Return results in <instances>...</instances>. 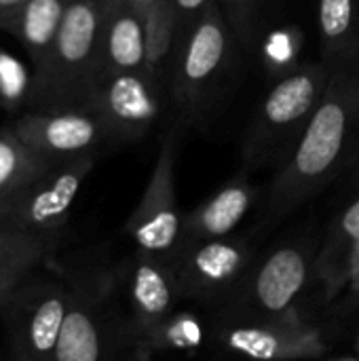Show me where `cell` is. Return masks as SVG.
I'll return each mask as SVG.
<instances>
[{"mask_svg": "<svg viewBox=\"0 0 359 361\" xmlns=\"http://www.w3.org/2000/svg\"><path fill=\"white\" fill-rule=\"evenodd\" d=\"M359 167V61L336 70L303 137L275 171L267 216L281 218Z\"/></svg>", "mask_w": 359, "mask_h": 361, "instance_id": "obj_1", "label": "cell"}, {"mask_svg": "<svg viewBox=\"0 0 359 361\" xmlns=\"http://www.w3.org/2000/svg\"><path fill=\"white\" fill-rule=\"evenodd\" d=\"M68 283V311L53 361H99L131 353L125 311H121V271L104 256L47 262Z\"/></svg>", "mask_w": 359, "mask_h": 361, "instance_id": "obj_2", "label": "cell"}, {"mask_svg": "<svg viewBox=\"0 0 359 361\" xmlns=\"http://www.w3.org/2000/svg\"><path fill=\"white\" fill-rule=\"evenodd\" d=\"M336 70V66L320 57L317 61L298 63L275 78L256 106L243 135L241 159L245 167L264 169L277 165L279 169L286 163L311 123Z\"/></svg>", "mask_w": 359, "mask_h": 361, "instance_id": "obj_3", "label": "cell"}, {"mask_svg": "<svg viewBox=\"0 0 359 361\" xmlns=\"http://www.w3.org/2000/svg\"><path fill=\"white\" fill-rule=\"evenodd\" d=\"M110 0H70L47 61L32 72L28 110H87L99 74Z\"/></svg>", "mask_w": 359, "mask_h": 361, "instance_id": "obj_4", "label": "cell"}, {"mask_svg": "<svg viewBox=\"0 0 359 361\" xmlns=\"http://www.w3.org/2000/svg\"><path fill=\"white\" fill-rule=\"evenodd\" d=\"M237 36L218 0L182 36L167 74V95L178 123H197L218 104L235 68Z\"/></svg>", "mask_w": 359, "mask_h": 361, "instance_id": "obj_5", "label": "cell"}, {"mask_svg": "<svg viewBox=\"0 0 359 361\" xmlns=\"http://www.w3.org/2000/svg\"><path fill=\"white\" fill-rule=\"evenodd\" d=\"M68 311V283L47 262L32 267L0 305L15 360H53Z\"/></svg>", "mask_w": 359, "mask_h": 361, "instance_id": "obj_6", "label": "cell"}, {"mask_svg": "<svg viewBox=\"0 0 359 361\" xmlns=\"http://www.w3.org/2000/svg\"><path fill=\"white\" fill-rule=\"evenodd\" d=\"M97 157V152H91L49 163L6 203L4 222L61 247L74 201L93 171Z\"/></svg>", "mask_w": 359, "mask_h": 361, "instance_id": "obj_7", "label": "cell"}, {"mask_svg": "<svg viewBox=\"0 0 359 361\" xmlns=\"http://www.w3.org/2000/svg\"><path fill=\"white\" fill-rule=\"evenodd\" d=\"M167 87L148 70L102 74L89 95L91 110L104 125L108 146H123L144 140L154 131L165 112Z\"/></svg>", "mask_w": 359, "mask_h": 361, "instance_id": "obj_8", "label": "cell"}, {"mask_svg": "<svg viewBox=\"0 0 359 361\" xmlns=\"http://www.w3.org/2000/svg\"><path fill=\"white\" fill-rule=\"evenodd\" d=\"M220 349L262 361L320 360L328 353L322 330L298 307L277 315H233L214 330Z\"/></svg>", "mask_w": 359, "mask_h": 361, "instance_id": "obj_9", "label": "cell"}, {"mask_svg": "<svg viewBox=\"0 0 359 361\" xmlns=\"http://www.w3.org/2000/svg\"><path fill=\"white\" fill-rule=\"evenodd\" d=\"M176 127L161 137V146L148 184L133 214L125 222V235L135 252L171 258L182 243L184 218L176 195Z\"/></svg>", "mask_w": 359, "mask_h": 361, "instance_id": "obj_10", "label": "cell"}, {"mask_svg": "<svg viewBox=\"0 0 359 361\" xmlns=\"http://www.w3.org/2000/svg\"><path fill=\"white\" fill-rule=\"evenodd\" d=\"M169 262L182 298L214 302L243 283L252 267V245L231 235L182 241Z\"/></svg>", "mask_w": 359, "mask_h": 361, "instance_id": "obj_11", "label": "cell"}, {"mask_svg": "<svg viewBox=\"0 0 359 361\" xmlns=\"http://www.w3.org/2000/svg\"><path fill=\"white\" fill-rule=\"evenodd\" d=\"M118 271L133 353L135 345L171 311H176V302L182 296L167 258L135 252V256L118 267Z\"/></svg>", "mask_w": 359, "mask_h": 361, "instance_id": "obj_12", "label": "cell"}, {"mask_svg": "<svg viewBox=\"0 0 359 361\" xmlns=\"http://www.w3.org/2000/svg\"><path fill=\"white\" fill-rule=\"evenodd\" d=\"M315 254L309 243H286L273 250L243 279V315H277L296 309L300 294L313 277Z\"/></svg>", "mask_w": 359, "mask_h": 361, "instance_id": "obj_13", "label": "cell"}, {"mask_svg": "<svg viewBox=\"0 0 359 361\" xmlns=\"http://www.w3.org/2000/svg\"><path fill=\"white\" fill-rule=\"evenodd\" d=\"M11 129L51 159H72L108 148L104 125L91 110H25Z\"/></svg>", "mask_w": 359, "mask_h": 361, "instance_id": "obj_14", "label": "cell"}, {"mask_svg": "<svg viewBox=\"0 0 359 361\" xmlns=\"http://www.w3.org/2000/svg\"><path fill=\"white\" fill-rule=\"evenodd\" d=\"M258 190L245 176H237L199 203L186 218L182 241H201L233 235L252 209Z\"/></svg>", "mask_w": 359, "mask_h": 361, "instance_id": "obj_15", "label": "cell"}, {"mask_svg": "<svg viewBox=\"0 0 359 361\" xmlns=\"http://www.w3.org/2000/svg\"><path fill=\"white\" fill-rule=\"evenodd\" d=\"M146 70V21L125 0H110L102 30L99 74Z\"/></svg>", "mask_w": 359, "mask_h": 361, "instance_id": "obj_16", "label": "cell"}, {"mask_svg": "<svg viewBox=\"0 0 359 361\" xmlns=\"http://www.w3.org/2000/svg\"><path fill=\"white\" fill-rule=\"evenodd\" d=\"M68 2L70 0H28L13 15L0 19V30L19 38L30 53L32 72L47 61Z\"/></svg>", "mask_w": 359, "mask_h": 361, "instance_id": "obj_17", "label": "cell"}, {"mask_svg": "<svg viewBox=\"0 0 359 361\" xmlns=\"http://www.w3.org/2000/svg\"><path fill=\"white\" fill-rule=\"evenodd\" d=\"M322 59L343 68L359 61V0H320Z\"/></svg>", "mask_w": 359, "mask_h": 361, "instance_id": "obj_18", "label": "cell"}, {"mask_svg": "<svg viewBox=\"0 0 359 361\" xmlns=\"http://www.w3.org/2000/svg\"><path fill=\"white\" fill-rule=\"evenodd\" d=\"M359 237V197L345 207L334 220L330 233L320 245L313 262V277L322 283L328 300L336 298L345 290V269L349 252Z\"/></svg>", "mask_w": 359, "mask_h": 361, "instance_id": "obj_19", "label": "cell"}, {"mask_svg": "<svg viewBox=\"0 0 359 361\" xmlns=\"http://www.w3.org/2000/svg\"><path fill=\"white\" fill-rule=\"evenodd\" d=\"M209 328L195 311H171L133 349L131 357L148 360L159 353H195L205 347Z\"/></svg>", "mask_w": 359, "mask_h": 361, "instance_id": "obj_20", "label": "cell"}, {"mask_svg": "<svg viewBox=\"0 0 359 361\" xmlns=\"http://www.w3.org/2000/svg\"><path fill=\"white\" fill-rule=\"evenodd\" d=\"M55 159L34 150L8 127L0 129V220L6 203Z\"/></svg>", "mask_w": 359, "mask_h": 361, "instance_id": "obj_21", "label": "cell"}, {"mask_svg": "<svg viewBox=\"0 0 359 361\" xmlns=\"http://www.w3.org/2000/svg\"><path fill=\"white\" fill-rule=\"evenodd\" d=\"M57 250V243L0 220V262H49Z\"/></svg>", "mask_w": 359, "mask_h": 361, "instance_id": "obj_22", "label": "cell"}, {"mask_svg": "<svg viewBox=\"0 0 359 361\" xmlns=\"http://www.w3.org/2000/svg\"><path fill=\"white\" fill-rule=\"evenodd\" d=\"M32 93V72L11 53L0 49V108L17 114L28 110Z\"/></svg>", "mask_w": 359, "mask_h": 361, "instance_id": "obj_23", "label": "cell"}, {"mask_svg": "<svg viewBox=\"0 0 359 361\" xmlns=\"http://www.w3.org/2000/svg\"><path fill=\"white\" fill-rule=\"evenodd\" d=\"M241 47H252L269 0H218Z\"/></svg>", "mask_w": 359, "mask_h": 361, "instance_id": "obj_24", "label": "cell"}, {"mask_svg": "<svg viewBox=\"0 0 359 361\" xmlns=\"http://www.w3.org/2000/svg\"><path fill=\"white\" fill-rule=\"evenodd\" d=\"M169 2H171L176 34H178V44H180L182 36L214 6L216 0H169Z\"/></svg>", "mask_w": 359, "mask_h": 361, "instance_id": "obj_25", "label": "cell"}, {"mask_svg": "<svg viewBox=\"0 0 359 361\" xmlns=\"http://www.w3.org/2000/svg\"><path fill=\"white\" fill-rule=\"evenodd\" d=\"M36 264L44 262H30V260H15V262H0V305L6 300L11 290L17 286V281Z\"/></svg>", "mask_w": 359, "mask_h": 361, "instance_id": "obj_26", "label": "cell"}, {"mask_svg": "<svg viewBox=\"0 0 359 361\" xmlns=\"http://www.w3.org/2000/svg\"><path fill=\"white\" fill-rule=\"evenodd\" d=\"M345 290H349L351 294H359V237L349 252L345 269Z\"/></svg>", "mask_w": 359, "mask_h": 361, "instance_id": "obj_27", "label": "cell"}, {"mask_svg": "<svg viewBox=\"0 0 359 361\" xmlns=\"http://www.w3.org/2000/svg\"><path fill=\"white\" fill-rule=\"evenodd\" d=\"M28 0H0V19L13 15L17 8H21Z\"/></svg>", "mask_w": 359, "mask_h": 361, "instance_id": "obj_28", "label": "cell"}, {"mask_svg": "<svg viewBox=\"0 0 359 361\" xmlns=\"http://www.w3.org/2000/svg\"><path fill=\"white\" fill-rule=\"evenodd\" d=\"M125 2H127V4H131L135 11H140V13L144 15V13H146L152 4H157L159 0H125Z\"/></svg>", "mask_w": 359, "mask_h": 361, "instance_id": "obj_29", "label": "cell"}, {"mask_svg": "<svg viewBox=\"0 0 359 361\" xmlns=\"http://www.w3.org/2000/svg\"><path fill=\"white\" fill-rule=\"evenodd\" d=\"M353 351H355V355L359 357V334L355 336V341H353Z\"/></svg>", "mask_w": 359, "mask_h": 361, "instance_id": "obj_30", "label": "cell"}, {"mask_svg": "<svg viewBox=\"0 0 359 361\" xmlns=\"http://www.w3.org/2000/svg\"><path fill=\"white\" fill-rule=\"evenodd\" d=\"M355 176H359V167H358V171H355Z\"/></svg>", "mask_w": 359, "mask_h": 361, "instance_id": "obj_31", "label": "cell"}]
</instances>
